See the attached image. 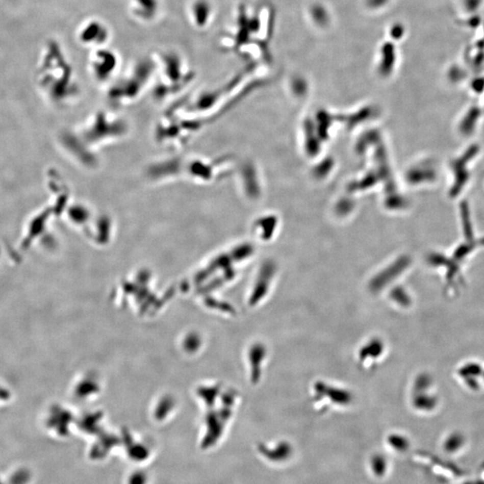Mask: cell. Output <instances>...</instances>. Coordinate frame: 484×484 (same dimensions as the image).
Masks as SVG:
<instances>
[{"label":"cell","instance_id":"6da1fadb","mask_svg":"<svg viewBox=\"0 0 484 484\" xmlns=\"http://www.w3.org/2000/svg\"><path fill=\"white\" fill-rule=\"evenodd\" d=\"M110 39L111 31L103 21L98 19L85 21L78 32V40L81 44L92 49L106 47Z\"/></svg>","mask_w":484,"mask_h":484},{"label":"cell","instance_id":"7a4b0ae2","mask_svg":"<svg viewBox=\"0 0 484 484\" xmlns=\"http://www.w3.org/2000/svg\"><path fill=\"white\" fill-rule=\"evenodd\" d=\"M92 50L93 52L89 57L90 67L95 78L103 81L116 70L118 65V55L106 47L94 48Z\"/></svg>","mask_w":484,"mask_h":484},{"label":"cell","instance_id":"3957f363","mask_svg":"<svg viewBox=\"0 0 484 484\" xmlns=\"http://www.w3.org/2000/svg\"><path fill=\"white\" fill-rule=\"evenodd\" d=\"M130 14L141 22H151L156 20L161 9L160 0H126Z\"/></svg>","mask_w":484,"mask_h":484},{"label":"cell","instance_id":"277c9868","mask_svg":"<svg viewBox=\"0 0 484 484\" xmlns=\"http://www.w3.org/2000/svg\"><path fill=\"white\" fill-rule=\"evenodd\" d=\"M212 8L207 0H194L189 8V20L195 28L203 29L208 24Z\"/></svg>","mask_w":484,"mask_h":484},{"label":"cell","instance_id":"5b68a950","mask_svg":"<svg viewBox=\"0 0 484 484\" xmlns=\"http://www.w3.org/2000/svg\"><path fill=\"white\" fill-rule=\"evenodd\" d=\"M382 58H383L382 67H384L385 69L389 70L394 66L395 60H396L395 48L393 45L389 43L385 45L382 49Z\"/></svg>","mask_w":484,"mask_h":484},{"label":"cell","instance_id":"8992f818","mask_svg":"<svg viewBox=\"0 0 484 484\" xmlns=\"http://www.w3.org/2000/svg\"><path fill=\"white\" fill-rule=\"evenodd\" d=\"M31 479V473L29 470L26 468H20L16 470L15 473L12 474L9 478L10 484H27Z\"/></svg>","mask_w":484,"mask_h":484},{"label":"cell","instance_id":"52a82bcc","mask_svg":"<svg viewBox=\"0 0 484 484\" xmlns=\"http://www.w3.org/2000/svg\"><path fill=\"white\" fill-rule=\"evenodd\" d=\"M460 446H461L460 440L455 437V439H452L449 441H447L446 443V449L449 452H453V451L457 450Z\"/></svg>","mask_w":484,"mask_h":484},{"label":"cell","instance_id":"ba28073f","mask_svg":"<svg viewBox=\"0 0 484 484\" xmlns=\"http://www.w3.org/2000/svg\"><path fill=\"white\" fill-rule=\"evenodd\" d=\"M480 2L481 0H465V6L468 11H475L480 7Z\"/></svg>","mask_w":484,"mask_h":484},{"label":"cell","instance_id":"9c48e42d","mask_svg":"<svg viewBox=\"0 0 484 484\" xmlns=\"http://www.w3.org/2000/svg\"><path fill=\"white\" fill-rule=\"evenodd\" d=\"M144 479L143 477V474H137V475H134L131 478L130 480V484H144Z\"/></svg>","mask_w":484,"mask_h":484},{"label":"cell","instance_id":"30bf717a","mask_svg":"<svg viewBox=\"0 0 484 484\" xmlns=\"http://www.w3.org/2000/svg\"><path fill=\"white\" fill-rule=\"evenodd\" d=\"M0 484H4V483H3V482H2V480H0Z\"/></svg>","mask_w":484,"mask_h":484}]
</instances>
